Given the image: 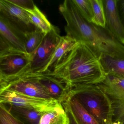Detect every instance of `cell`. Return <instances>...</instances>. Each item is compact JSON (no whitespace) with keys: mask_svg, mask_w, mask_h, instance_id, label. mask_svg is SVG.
<instances>
[{"mask_svg":"<svg viewBox=\"0 0 124 124\" xmlns=\"http://www.w3.org/2000/svg\"><path fill=\"white\" fill-rule=\"evenodd\" d=\"M71 87L97 85L106 75L99 59L86 45L79 43L52 71Z\"/></svg>","mask_w":124,"mask_h":124,"instance_id":"2","label":"cell"},{"mask_svg":"<svg viewBox=\"0 0 124 124\" xmlns=\"http://www.w3.org/2000/svg\"><path fill=\"white\" fill-rule=\"evenodd\" d=\"M90 1L93 12L92 23L106 29V19L103 0H90Z\"/></svg>","mask_w":124,"mask_h":124,"instance_id":"20","label":"cell"},{"mask_svg":"<svg viewBox=\"0 0 124 124\" xmlns=\"http://www.w3.org/2000/svg\"><path fill=\"white\" fill-rule=\"evenodd\" d=\"M8 106L11 113L24 124H38L43 113L33 109Z\"/></svg>","mask_w":124,"mask_h":124,"instance_id":"16","label":"cell"},{"mask_svg":"<svg viewBox=\"0 0 124 124\" xmlns=\"http://www.w3.org/2000/svg\"><path fill=\"white\" fill-rule=\"evenodd\" d=\"M61 38L59 29L53 25L51 30L45 35L41 44L31 56L29 70L30 72H43L51 59Z\"/></svg>","mask_w":124,"mask_h":124,"instance_id":"7","label":"cell"},{"mask_svg":"<svg viewBox=\"0 0 124 124\" xmlns=\"http://www.w3.org/2000/svg\"><path fill=\"white\" fill-rule=\"evenodd\" d=\"M30 23L37 29L46 34L51 30L53 25L46 16L35 5L31 10H25Z\"/></svg>","mask_w":124,"mask_h":124,"instance_id":"17","label":"cell"},{"mask_svg":"<svg viewBox=\"0 0 124 124\" xmlns=\"http://www.w3.org/2000/svg\"><path fill=\"white\" fill-rule=\"evenodd\" d=\"M38 124H69V119L63 107L54 111L43 112Z\"/></svg>","mask_w":124,"mask_h":124,"instance_id":"18","label":"cell"},{"mask_svg":"<svg viewBox=\"0 0 124 124\" xmlns=\"http://www.w3.org/2000/svg\"><path fill=\"white\" fill-rule=\"evenodd\" d=\"M64 101L69 106L79 124H99L75 96H68Z\"/></svg>","mask_w":124,"mask_h":124,"instance_id":"15","label":"cell"},{"mask_svg":"<svg viewBox=\"0 0 124 124\" xmlns=\"http://www.w3.org/2000/svg\"><path fill=\"white\" fill-rule=\"evenodd\" d=\"M62 104L63 105V107L68 116L69 119V124H79L66 102L63 101L62 103Z\"/></svg>","mask_w":124,"mask_h":124,"instance_id":"24","label":"cell"},{"mask_svg":"<svg viewBox=\"0 0 124 124\" xmlns=\"http://www.w3.org/2000/svg\"><path fill=\"white\" fill-rule=\"evenodd\" d=\"M31 61V56L19 51L0 55V79L13 77L29 70Z\"/></svg>","mask_w":124,"mask_h":124,"instance_id":"9","label":"cell"},{"mask_svg":"<svg viewBox=\"0 0 124 124\" xmlns=\"http://www.w3.org/2000/svg\"><path fill=\"white\" fill-rule=\"evenodd\" d=\"M99 59L106 75L124 78V59L103 54Z\"/></svg>","mask_w":124,"mask_h":124,"instance_id":"14","label":"cell"},{"mask_svg":"<svg viewBox=\"0 0 124 124\" xmlns=\"http://www.w3.org/2000/svg\"><path fill=\"white\" fill-rule=\"evenodd\" d=\"M7 90L25 95L52 99L39 82L38 73L26 71L10 77L0 79V91Z\"/></svg>","mask_w":124,"mask_h":124,"instance_id":"4","label":"cell"},{"mask_svg":"<svg viewBox=\"0 0 124 124\" xmlns=\"http://www.w3.org/2000/svg\"><path fill=\"white\" fill-rule=\"evenodd\" d=\"M83 18L92 23L93 18V7L90 0H72Z\"/></svg>","mask_w":124,"mask_h":124,"instance_id":"21","label":"cell"},{"mask_svg":"<svg viewBox=\"0 0 124 124\" xmlns=\"http://www.w3.org/2000/svg\"><path fill=\"white\" fill-rule=\"evenodd\" d=\"M26 33L0 14V55L12 51L26 53L25 43Z\"/></svg>","mask_w":124,"mask_h":124,"instance_id":"6","label":"cell"},{"mask_svg":"<svg viewBox=\"0 0 124 124\" xmlns=\"http://www.w3.org/2000/svg\"><path fill=\"white\" fill-rule=\"evenodd\" d=\"M45 35L38 29L27 33L25 43L26 53L31 57L41 44Z\"/></svg>","mask_w":124,"mask_h":124,"instance_id":"19","label":"cell"},{"mask_svg":"<svg viewBox=\"0 0 124 124\" xmlns=\"http://www.w3.org/2000/svg\"><path fill=\"white\" fill-rule=\"evenodd\" d=\"M11 2L25 10H31L36 5L32 0H9Z\"/></svg>","mask_w":124,"mask_h":124,"instance_id":"23","label":"cell"},{"mask_svg":"<svg viewBox=\"0 0 124 124\" xmlns=\"http://www.w3.org/2000/svg\"><path fill=\"white\" fill-rule=\"evenodd\" d=\"M39 82L51 98L61 103L66 99L70 90L64 80L54 75L51 71L38 73Z\"/></svg>","mask_w":124,"mask_h":124,"instance_id":"10","label":"cell"},{"mask_svg":"<svg viewBox=\"0 0 124 124\" xmlns=\"http://www.w3.org/2000/svg\"><path fill=\"white\" fill-rule=\"evenodd\" d=\"M0 124H24L14 116L6 105L0 103Z\"/></svg>","mask_w":124,"mask_h":124,"instance_id":"22","label":"cell"},{"mask_svg":"<svg viewBox=\"0 0 124 124\" xmlns=\"http://www.w3.org/2000/svg\"><path fill=\"white\" fill-rule=\"evenodd\" d=\"M71 96L77 99L99 124L112 122L114 114L111 102L99 84L71 87L67 98Z\"/></svg>","mask_w":124,"mask_h":124,"instance_id":"3","label":"cell"},{"mask_svg":"<svg viewBox=\"0 0 124 124\" xmlns=\"http://www.w3.org/2000/svg\"><path fill=\"white\" fill-rule=\"evenodd\" d=\"M99 85L111 102L114 114L112 122L124 124V78L106 75Z\"/></svg>","mask_w":124,"mask_h":124,"instance_id":"8","label":"cell"},{"mask_svg":"<svg viewBox=\"0 0 124 124\" xmlns=\"http://www.w3.org/2000/svg\"><path fill=\"white\" fill-rule=\"evenodd\" d=\"M117 6L121 22L124 29V0H118Z\"/></svg>","mask_w":124,"mask_h":124,"instance_id":"25","label":"cell"},{"mask_svg":"<svg viewBox=\"0 0 124 124\" xmlns=\"http://www.w3.org/2000/svg\"><path fill=\"white\" fill-rule=\"evenodd\" d=\"M79 43L74 39L66 35L61 37L51 59L43 72L46 71H52L67 54Z\"/></svg>","mask_w":124,"mask_h":124,"instance_id":"13","label":"cell"},{"mask_svg":"<svg viewBox=\"0 0 124 124\" xmlns=\"http://www.w3.org/2000/svg\"><path fill=\"white\" fill-rule=\"evenodd\" d=\"M59 9L66 22V36L86 45L98 59L105 54L124 59V46L106 29L87 21L72 0L64 1Z\"/></svg>","mask_w":124,"mask_h":124,"instance_id":"1","label":"cell"},{"mask_svg":"<svg viewBox=\"0 0 124 124\" xmlns=\"http://www.w3.org/2000/svg\"><path fill=\"white\" fill-rule=\"evenodd\" d=\"M103 0L106 29L119 42L124 46V29L118 10V0Z\"/></svg>","mask_w":124,"mask_h":124,"instance_id":"11","label":"cell"},{"mask_svg":"<svg viewBox=\"0 0 124 124\" xmlns=\"http://www.w3.org/2000/svg\"><path fill=\"white\" fill-rule=\"evenodd\" d=\"M0 103L33 109L41 112L51 111L63 107L53 99H43L25 95L7 90L0 91Z\"/></svg>","mask_w":124,"mask_h":124,"instance_id":"5","label":"cell"},{"mask_svg":"<svg viewBox=\"0 0 124 124\" xmlns=\"http://www.w3.org/2000/svg\"><path fill=\"white\" fill-rule=\"evenodd\" d=\"M0 14L7 17L26 33L38 29L30 23L25 10L11 2L9 0H0Z\"/></svg>","mask_w":124,"mask_h":124,"instance_id":"12","label":"cell"}]
</instances>
